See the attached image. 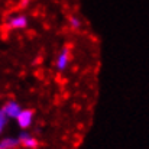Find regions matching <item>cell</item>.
Returning a JSON list of instances; mask_svg holds the SVG:
<instances>
[{"mask_svg":"<svg viewBox=\"0 0 149 149\" xmlns=\"http://www.w3.org/2000/svg\"><path fill=\"white\" fill-rule=\"evenodd\" d=\"M70 61H71V54H70V48H62L61 52L58 54L56 56V61H55V67L58 71H65L70 65Z\"/></svg>","mask_w":149,"mask_h":149,"instance_id":"obj_4","label":"cell"},{"mask_svg":"<svg viewBox=\"0 0 149 149\" xmlns=\"http://www.w3.org/2000/svg\"><path fill=\"white\" fill-rule=\"evenodd\" d=\"M33 117H35V114H33V111L31 109H22V111L16 117V123H17V126L20 129L26 130V129H29L33 125Z\"/></svg>","mask_w":149,"mask_h":149,"instance_id":"obj_2","label":"cell"},{"mask_svg":"<svg viewBox=\"0 0 149 149\" xmlns=\"http://www.w3.org/2000/svg\"><path fill=\"white\" fill-rule=\"evenodd\" d=\"M28 23H29V19H28L26 15H23V13H15V15H12V16L7 17L6 28L10 29V31H20V29L28 28Z\"/></svg>","mask_w":149,"mask_h":149,"instance_id":"obj_1","label":"cell"},{"mask_svg":"<svg viewBox=\"0 0 149 149\" xmlns=\"http://www.w3.org/2000/svg\"><path fill=\"white\" fill-rule=\"evenodd\" d=\"M7 122H9V119L4 116V113H3V109L0 107V135L3 133L4 127L7 126Z\"/></svg>","mask_w":149,"mask_h":149,"instance_id":"obj_8","label":"cell"},{"mask_svg":"<svg viewBox=\"0 0 149 149\" xmlns=\"http://www.w3.org/2000/svg\"><path fill=\"white\" fill-rule=\"evenodd\" d=\"M19 142H20V146H23V148H26V149H36L38 145H39L38 139L33 135H31L29 132H26V130L20 132Z\"/></svg>","mask_w":149,"mask_h":149,"instance_id":"obj_5","label":"cell"},{"mask_svg":"<svg viewBox=\"0 0 149 149\" xmlns=\"http://www.w3.org/2000/svg\"><path fill=\"white\" fill-rule=\"evenodd\" d=\"M20 145L19 138H13V136H7L0 139V149H16Z\"/></svg>","mask_w":149,"mask_h":149,"instance_id":"obj_6","label":"cell"},{"mask_svg":"<svg viewBox=\"0 0 149 149\" xmlns=\"http://www.w3.org/2000/svg\"><path fill=\"white\" fill-rule=\"evenodd\" d=\"M68 25H70L71 29H80V28H81V19H80L78 16H70Z\"/></svg>","mask_w":149,"mask_h":149,"instance_id":"obj_7","label":"cell"},{"mask_svg":"<svg viewBox=\"0 0 149 149\" xmlns=\"http://www.w3.org/2000/svg\"><path fill=\"white\" fill-rule=\"evenodd\" d=\"M1 109H3V113H4V116L7 119H15V120L19 116V113L22 111V106L16 100H7L1 106Z\"/></svg>","mask_w":149,"mask_h":149,"instance_id":"obj_3","label":"cell"}]
</instances>
